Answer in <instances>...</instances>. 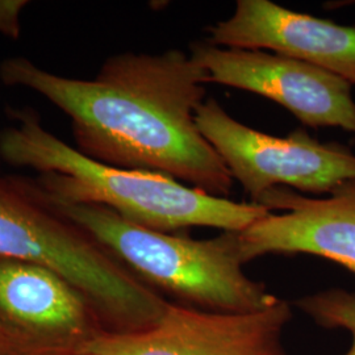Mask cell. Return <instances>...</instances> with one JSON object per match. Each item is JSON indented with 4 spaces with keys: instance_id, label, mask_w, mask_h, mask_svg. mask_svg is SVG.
Listing matches in <instances>:
<instances>
[{
    "instance_id": "6da1fadb",
    "label": "cell",
    "mask_w": 355,
    "mask_h": 355,
    "mask_svg": "<svg viewBox=\"0 0 355 355\" xmlns=\"http://www.w3.org/2000/svg\"><path fill=\"white\" fill-rule=\"evenodd\" d=\"M0 79L37 92L64 112L76 150L91 159L164 174L228 199L234 180L196 125L207 73L190 54H116L92 79L57 76L11 57L0 64Z\"/></svg>"
},
{
    "instance_id": "8992f818",
    "label": "cell",
    "mask_w": 355,
    "mask_h": 355,
    "mask_svg": "<svg viewBox=\"0 0 355 355\" xmlns=\"http://www.w3.org/2000/svg\"><path fill=\"white\" fill-rule=\"evenodd\" d=\"M290 302L250 313L208 312L168 303L145 329L96 331L76 345V355H288L284 330Z\"/></svg>"
},
{
    "instance_id": "5b68a950",
    "label": "cell",
    "mask_w": 355,
    "mask_h": 355,
    "mask_svg": "<svg viewBox=\"0 0 355 355\" xmlns=\"http://www.w3.org/2000/svg\"><path fill=\"white\" fill-rule=\"evenodd\" d=\"M196 125L245 192L258 204L279 186L309 193H333L355 182V154L324 144L297 129L277 137L233 119L216 99L196 111Z\"/></svg>"
},
{
    "instance_id": "4fadbf2b",
    "label": "cell",
    "mask_w": 355,
    "mask_h": 355,
    "mask_svg": "<svg viewBox=\"0 0 355 355\" xmlns=\"http://www.w3.org/2000/svg\"><path fill=\"white\" fill-rule=\"evenodd\" d=\"M26 338L0 321V355H26Z\"/></svg>"
},
{
    "instance_id": "3957f363",
    "label": "cell",
    "mask_w": 355,
    "mask_h": 355,
    "mask_svg": "<svg viewBox=\"0 0 355 355\" xmlns=\"http://www.w3.org/2000/svg\"><path fill=\"white\" fill-rule=\"evenodd\" d=\"M42 198L101 242L142 283L167 293L175 304L208 312L250 313L279 302L263 283L245 274L239 232L193 240L141 228L102 205Z\"/></svg>"
},
{
    "instance_id": "52a82bcc",
    "label": "cell",
    "mask_w": 355,
    "mask_h": 355,
    "mask_svg": "<svg viewBox=\"0 0 355 355\" xmlns=\"http://www.w3.org/2000/svg\"><path fill=\"white\" fill-rule=\"evenodd\" d=\"M191 60L207 83L249 91L283 105L309 128H341L355 135L353 85L318 66L279 53L193 42Z\"/></svg>"
},
{
    "instance_id": "ba28073f",
    "label": "cell",
    "mask_w": 355,
    "mask_h": 355,
    "mask_svg": "<svg viewBox=\"0 0 355 355\" xmlns=\"http://www.w3.org/2000/svg\"><path fill=\"white\" fill-rule=\"evenodd\" d=\"M258 204L270 211L284 209V214H270L239 232L245 263L268 254H311L355 274V182L327 199L277 187Z\"/></svg>"
},
{
    "instance_id": "9c48e42d",
    "label": "cell",
    "mask_w": 355,
    "mask_h": 355,
    "mask_svg": "<svg viewBox=\"0 0 355 355\" xmlns=\"http://www.w3.org/2000/svg\"><path fill=\"white\" fill-rule=\"evenodd\" d=\"M205 32L215 46L279 53L355 85V26L295 12L270 0H239L229 19Z\"/></svg>"
},
{
    "instance_id": "277c9868",
    "label": "cell",
    "mask_w": 355,
    "mask_h": 355,
    "mask_svg": "<svg viewBox=\"0 0 355 355\" xmlns=\"http://www.w3.org/2000/svg\"><path fill=\"white\" fill-rule=\"evenodd\" d=\"M0 259L55 271L87 297L111 331L145 329L168 304L101 242L54 209L31 179L0 177Z\"/></svg>"
},
{
    "instance_id": "5bb4252c",
    "label": "cell",
    "mask_w": 355,
    "mask_h": 355,
    "mask_svg": "<svg viewBox=\"0 0 355 355\" xmlns=\"http://www.w3.org/2000/svg\"><path fill=\"white\" fill-rule=\"evenodd\" d=\"M0 162H1V158H0ZM0 177H1V175H0Z\"/></svg>"
},
{
    "instance_id": "30bf717a",
    "label": "cell",
    "mask_w": 355,
    "mask_h": 355,
    "mask_svg": "<svg viewBox=\"0 0 355 355\" xmlns=\"http://www.w3.org/2000/svg\"><path fill=\"white\" fill-rule=\"evenodd\" d=\"M94 318L98 315L87 297L55 271L0 259V321L12 329L80 343L94 334Z\"/></svg>"
},
{
    "instance_id": "7c38bea8",
    "label": "cell",
    "mask_w": 355,
    "mask_h": 355,
    "mask_svg": "<svg viewBox=\"0 0 355 355\" xmlns=\"http://www.w3.org/2000/svg\"><path fill=\"white\" fill-rule=\"evenodd\" d=\"M29 4L26 0H0V33L17 40L21 33L20 15Z\"/></svg>"
},
{
    "instance_id": "7a4b0ae2",
    "label": "cell",
    "mask_w": 355,
    "mask_h": 355,
    "mask_svg": "<svg viewBox=\"0 0 355 355\" xmlns=\"http://www.w3.org/2000/svg\"><path fill=\"white\" fill-rule=\"evenodd\" d=\"M16 121L0 132V158L37 171L31 179L46 199L102 205L128 223L161 233L216 228L242 232L271 211L259 204L216 198L164 174L96 162L60 140L32 108L7 110Z\"/></svg>"
},
{
    "instance_id": "8fae6325",
    "label": "cell",
    "mask_w": 355,
    "mask_h": 355,
    "mask_svg": "<svg viewBox=\"0 0 355 355\" xmlns=\"http://www.w3.org/2000/svg\"><path fill=\"white\" fill-rule=\"evenodd\" d=\"M295 305L322 328L346 330L352 343L345 355H355V292L330 288L304 296Z\"/></svg>"
}]
</instances>
